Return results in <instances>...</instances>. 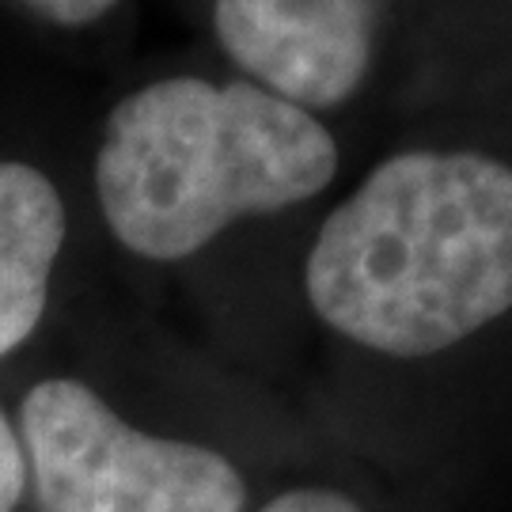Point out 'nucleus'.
<instances>
[{
	"label": "nucleus",
	"mask_w": 512,
	"mask_h": 512,
	"mask_svg": "<svg viewBox=\"0 0 512 512\" xmlns=\"http://www.w3.org/2000/svg\"><path fill=\"white\" fill-rule=\"evenodd\" d=\"M304 289L342 338L433 357L512 308V167L410 148L368 171L308 251Z\"/></svg>",
	"instance_id": "obj_1"
},
{
	"label": "nucleus",
	"mask_w": 512,
	"mask_h": 512,
	"mask_svg": "<svg viewBox=\"0 0 512 512\" xmlns=\"http://www.w3.org/2000/svg\"><path fill=\"white\" fill-rule=\"evenodd\" d=\"M338 171L330 129L251 80L171 76L110 110L95 190L114 239L179 262L247 217L323 194Z\"/></svg>",
	"instance_id": "obj_2"
},
{
	"label": "nucleus",
	"mask_w": 512,
	"mask_h": 512,
	"mask_svg": "<svg viewBox=\"0 0 512 512\" xmlns=\"http://www.w3.org/2000/svg\"><path fill=\"white\" fill-rule=\"evenodd\" d=\"M38 512H243L247 482L205 444L129 425L73 376L38 380L16 414Z\"/></svg>",
	"instance_id": "obj_3"
},
{
	"label": "nucleus",
	"mask_w": 512,
	"mask_h": 512,
	"mask_svg": "<svg viewBox=\"0 0 512 512\" xmlns=\"http://www.w3.org/2000/svg\"><path fill=\"white\" fill-rule=\"evenodd\" d=\"M220 46L258 88L296 107H338L365 84L380 0H217Z\"/></svg>",
	"instance_id": "obj_4"
},
{
	"label": "nucleus",
	"mask_w": 512,
	"mask_h": 512,
	"mask_svg": "<svg viewBox=\"0 0 512 512\" xmlns=\"http://www.w3.org/2000/svg\"><path fill=\"white\" fill-rule=\"evenodd\" d=\"M65 247V205L31 164H0V357L38 330Z\"/></svg>",
	"instance_id": "obj_5"
},
{
	"label": "nucleus",
	"mask_w": 512,
	"mask_h": 512,
	"mask_svg": "<svg viewBox=\"0 0 512 512\" xmlns=\"http://www.w3.org/2000/svg\"><path fill=\"white\" fill-rule=\"evenodd\" d=\"M27 494V463L19 448L16 421L0 410V512H16Z\"/></svg>",
	"instance_id": "obj_6"
},
{
	"label": "nucleus",
	"mask_w": 512,
	"mask_h": 512,
	"mask_svg": "<svg viewBox=\"0 0 512 512\" xmlns=\"http://www.w3.org/2000/svg\"><path fill=\"white\" fill-rule=\"evenodd\" d=\"M258 512H365L353 497L342 490H327V486H300V490H285L274 501H266Z\"/></svg>",
	"instance_id": "obj_7"
},
{
	"label": "nucleus",
	"mask_w": 512,
	"mask_h": 512,
	"mask_svg": "<svg viewBox=\"0 0 512 512\" xmlns=\"http://www.w3.org/2000/svg\"><path fill=\"white\" fill-rule=\"evenodd\" d=\"M12 4H19L23 12H35L38 19L61 23V27H84L110 12L118 0H12Z\"/></svg>",
	"instance_id": "obj_8"
}]
</instances>
